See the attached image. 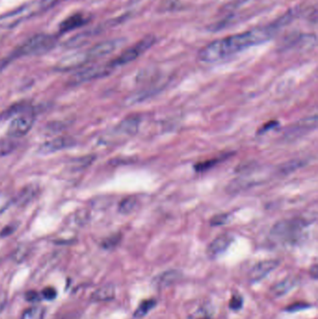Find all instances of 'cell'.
Instances as JSON below:
<instances>
[{"mask_svg":"<svg viewBox=\"0 0 318 319\" xmlns=\"http://www.w3.org/2000/svg\"><path fill=\"white\" fill-rule=\"evenodd\" d=\"M118 242H119V238L118 237H113L111 239L105 241V243L103 244V247L105 248H114L118 244Z\"/></svg>","mask_w":318,"mask_h":319,"instance_id":"obj_31","label":"cell"},{"mask_svg":"<svg viewBox=\"0 0 318 319\" xmlns=\"http://www.w3.org/2000/svg\"><path fill=\"white\" fill-rule=\"evenodd\" d=\"M90 62L87 53H76L62 58L55 66L57 71H70L80 69Z\"/></svg>","mask_w":318,"mask_h":319,"instance_id":"obj_7","label":"cell"},{"mask_svg":"<svg viewBox=\"0 0 318 319\" xmlns=\"http://www.w3.org/2000/svg\"><path fill=\"white\" fill-rule=\"evenodd\" d=\"M95 160V156L93 155H87V156H82L79 158H75L72 160L69 163V167L72 170L80 171L88 168L90 165L92 164V162Z\"/></svg>","mask_w":318,"mask_h":319,"instance_id":"obj_17","label":"cell"},{"mask_svg":"<svg viewBox=\"0 0 318 319\" xmlns=\"http://www.w3.org/2000/svg\"><path fill=\"white\" fill-rule=\"evenodd\" d=\"M75 145H76V141L72 137H56V138H53V139H51L49 141L44 142L38 148V153L43 154V155H48V154L55 153L60 150L72 148Z\"/></svg>","mask_w":318,"mask_h":319,"instance_id":"obj_8","label":"cell"},{"mask_svg":"<svg viewBox=\"0 0 318 319\" xmlns=\"http://www.w3.org/2000/svg\"><path fill=\"white\" fill-rule=\"evenodd\" d=\"M27 250L25 248H18L15 254H14V260L15 262H22L23 260H24L25 256L27 255Z\"/></svg>","mask_w":318,"mask_h":319,"instance_id":"obj_29","label":"cell"},{"mask_svg":"<svg viewBox=\"0 0 318 319\" xmlns=\"http://www.w3.org/2000/svg\"><path fill=\"white\" fill-rule=\"evenodd\" d=\"M278 265H279V262L275 260L263 261L257 263L250 271V282L256 283L262 281V279H264L268 274H271L273 270H275Z\"/></svg>","mask_w":318,"mask_h":319,"instance_id":"obj_9","label":"cell"},{"mask_svg":"<svg viewBox=\"0 0 318 319\" xmlns=\"http://www.w3.org/2000/svg\"><path fill=\"white\" fill-rule=\"evenodd\" d=\"M112 71L113 69L108 64L104 66H93L86 68L74 74L69 80V83L72 85H78L81 83L89 82L91 80L102 79L108 76Z\"/></svg>","mask_w":318,"mask_h":319,"instance_id":"obj_5","label":"cell"},{"mask_svg":"<svg viewBox=\"0 0 318 319\" xmlns=\"http://www.w3.org/2000/svg\"><path fill=\"white\" fill-rule=\"evenodd\" d=\"M231 242H232V237L227 233L217 236L216 239L213 240V242L209 245L207 248V255L213 259L216 258L221 253L226 251L229 246L231 244Z\"/></svg>","mask_w":318,"mask_h":319,"instance_id":"obj_11","label":"cell"},{"mask_svg":"<svg viewBox=\"0 0 318 319\" xmlns=\"http://www.w3.org/2000/svg\"><path fill=\"white\" fill-rule=\"evenodd\" d=\"M243 303H244V301H243L242 296L236 294V295H234V296L231 298L229 306H230V308L231 310L237 311V310H240L241 308L243 307Z\"/></svg>","mask_w":318,"mask_h":319,"instance_id":"obj_25","label":"cell"},{"mask_svg":"<svg viewBox=\"0 0 318 319\" xmlns=\"http://www.w3.org/2000/svg\"><path fill=\"white\" fill-rule=\"evenodd\" d=\"M118 46H119V40H106L96 45L92 46L86 53L90 61H92L110 54L117 49Z\"/></svg>","mask_w":318,"mask_h":319,"instance_id":"obj_10","label":"cell"},{"mask_svg":"<svg viewBox=\"0 0 318 319\" xmlns=\"http://www.w3.org/2000/svg\"><path fill=\"white\" fill-rule=\"evenodd\" d=\"M41 297L43 299H45L47 301H52V300H54L57 296V291L55 290L54 287H52V286H47L45 287L42 292H41Z\"/></svg>","mask_w":318,"mask_h":319,"instance_id":"obj_26","label":"cell"},{"mask_svg":"<svg viewBox=\"0 0 318 319\" xmlns=\"http://www.w3.org/2000/svg\"><path fill=\"white\" fill-rule=\"evenodd\" d=\"M284 25V22L279 18L267 26L216 39L205 46L199 52L198 58L201 62L207 64L217 63L252 46L259 45L270 40L276 31Z\"/></svg>","mask_w":318,"mask_h":319,"instance_id":"obj_1","label":"cell"},{"mask_svg":"<svg viewBox=\"0 0 318 319\" xmlns=\"http://www.w3.org/2000/svg\"><path fill=\"white\" fill-rule=\"evenodd\" d=\"M227 215H220V216H218L217 217H215L212 220V224H214V225L223 224L227 220Z\"/></svg>","mask_w":318,"mask_h":319,"instance_id":"obj_34","label":"cell"},{"mask_svg":"<svg viewBox=\"0 0 318 319\" xmlns=\"http://www.w3.org/2000/svg\"><path fill=\"white\" fill-rule=\"evenodd\" d=\"M40 294L38 292H36L35 290H29L27 292H25L24 294V298L26 301H30V302H35L38 301L40 300Z\"/></svg>","mask_w":318,"mask_h":319,"instance_id":"obj_28","label":"cell"},{"mask_svg":"<svg viewBox=\"0 0 318 319\" xmlns=\"http://www.w3.org/2000/svg\"><path fill=\"white\" fill-rule=\"evenodd\" d=\"M116 290L115 286L111 284L105 285L97 288L95 291L92 292L91 295V301L94 302H102V301H109L115 299Z\"/></svg>","mask_w":318,"mask_h":319,"instance_id":"obj_14","label":"cell"},{"mask_svg":"<svg viewBox=\"0 0 318 319\" xmlns=\"http://www.w3.org/2000/svg\"><path fill=\"white\" fill-rule=\"evenodd\" d=\"M14 230H15L14 226H6L0 231V236L5 237V236H8V235H11Z\"/></svg>","mask_w":318,"mask_h":319,"instance_id":"obj_32","label":"cell"},{"mask_svg":"<svg viewBox=\"0 0 318 319\" xmlns=\"http://www.w3.org/2000/svg\"><path fill=\"white\" fill-rule=\"evenodd\" d=\"M35 116L33 114H23L13 119L8 128V135L12 138H19L25 136L33 127Z\"/></svg>","mask_w":318,"mask_h":319,"instance_id":"obj_6","label":"cell"},{"mask_svg":"<svg viewBox=\"0 0 318 319\" xmlns=\"http://www.w3.org/2000/svg\"><path fill=\"white\" fill-rule=\"evenodd\" d=\"M140 1H142V0H131V3L132 4H137V3L140 2Z\"/></svg>","mask_w":318,"mask_h":319,"instance_id":"obj_37","label":"cell"},{"mask_svg":"<svg viewBox=\"0 0 318 319\" xmlns=\"http://www.w3.org/2000/svg\"><path fill=\"white\" fill-rule=\"evenodd\" d=\"M66 0H40L39 2V9L41 11H48L52 8L56 7L57 5L65 2Z\"/></svg>","mask_w":318,"mask_h":319,"instance_id":"obj_23","label":"cell"},{"mask_svg":"<svg viewBox=\"0 0 318 319\" xmlns=\"http://www.w3.org/2000/svg\"><path fill=\"white\" fill-rule=\"evenodd\" d=\"M57 38L54 35L48 34L35 35L27 38L23 44L19 46L10 57L12 60L22 56L30 55H41L50 52L56 45Z\"/></svg>","mask_w":318,"mask_h":319,"instance_id":"obj_2","label":"cell"},{"mask_svg":"<svg viewBox=\"0 0 318 319\" xmlns=\"http://www.w3.org/2000/svg\"><path fill=\"white\" fill-rule=\"evenodd\" d=\"M212 317V309L209 305H203L198 308L194 314L192 315V319H209Z\"/></svg>","mask_w":318,"mask_h":319,"instance_id":"obj_21","label":"cell"},{"mask_svg":"<svg viewBox=\"0 0 318 319\" xmlns=\"http://www.w3.org/2000/svg\"><path fill=\"white\" fill-rule=\"evenodd\" d=\"M299 283V279L297 277H286L283 279L278 284L273 285L271 289V292L274 297H282L288 293L291 289H293Z\"/></svg>","mask_w":318,"mask_h":319,"instance_id":"obj_15","label":"cell"},{"mask_svg":"<svg viewBox=\"0 0 318 319\" xmlns=\"http://www.w3.org/2000/svg\"><path fill=\"white\" fill-rule=\"evenodd\" d=\"M12 203V197L9 194L0 192V213L4 212Z\"/></svg>","mask_w":318,"mask_h":319,"instance_id":"obj_24","label":"cell"},{"mask_svg":"<svg viewBox=\"0 0 318 319\" xmlns=\"http://www.w3.org/2000/svg\"><path fill=\"white\" fill-rule=\"evenodd\" d=\"M219 160L220 159H214V160H213V161H212V163H211V165H209V166H208V168H210V167H211V166H212L213 164L215 165L216 163H217V162L219 161ZM209 163H210V161H207V162L205 161V162H203V163H200V164H198V165L196 166V169H197V170L199 171V170H200L201 168H203L204 166H205V165H207V164H209Z\"/></svg>","mask_w":318,"mask_h":319,"instance_id":"obj_36","label":"cell"},{"mask_svg":"<svg viewBox=\"0 0 318 319\" xmlns=\"http://www.w3.org/2000/svg\"><path fill=\"white\" fill-rule=\"evenodd\" d=\"M181 276V274L177 271V270H169V271H165L159 275H157L152 283L154 286H156L157 288H164L167 287L169 285H173L174 283H176Z\"/></svg>","mask_w":318,"mask_h":319,"instance_id":"obj_12","label":"cell"},{"mask_svg":"<svg viewBox=\"0 0 318 319\" xmlns=\"http://www.w3.org/2000/svg\"><path fill=\"white\" fill-rule=\"evenodd\" d=\"M15 148V143L13 142H3L0 143V155H4L10 153V151Z\"/></svg>","mask_w":318,"mask_h":319,"instance_id":"obj_27","label":"cell"},{"mask_svg":"<svg viewBox=\"0 0 318 319\" xmlns=\"http://www.w3.org/2000/svg\"><path fill=\"white\" fill-rule=\"evenodd\" d=\"M36 188L34 186H29L22 190L19 194L16 196L15 202L17 205H25L29 203L36 194Z\"/></svg>","mask_w":318,"mask_h":319,"instance_id":"obj_18","label":"cell"},{"mask_svg":"<svg viewBox=\"0 0 318 319\" xmlns=\"http://www.w3.org/2000/svg\"><path fill=\"white\" fill-rule=\"evenodd\" d=\"M308 306H309L308 304H304V303H296V304L291 305L290 307L287 308L286 310L289 311V312H297V311H300V310H303Z\"/></svg>","mask_w":318,"mask_h":319,"instance_id":"obj_33","label":"cell"},{"mask_svg":"<svg viewBox=\"0 0 318 319\" xmlns=\"http://www.w3.org/2000/svg\"><path fill=\"white\" fill-rule=\"evenodd\" d=\"M12 61V58L10 57V56L3 58V59H0V72L3 71L4 69H6V68L10 65V63H11Z\"/></svg>","mask_w":318,"mask_h":319,"instance_id":"obj_35","label":"cell"},{"mask_svg":"<svg viewBox=\"0 0 318 319\" xmlns=\"http://www.w3.org/2000/svg\"><path fill=\"white\" fill-rule=\"evenodd\" d=\"M139 119L137 117H129L124 120L116 127V132L124 136H134L138 130Z\"/></svg>","mask_w":318,"mask_h":319,"instance_id":"obj_16","label":"cell"},{"mask_svg":"<svg viewBox=\"0 0 318 319\" xmlns=\"http://www.w3.org/2000/svg\"><path fill=\"white\" fill-rule=\"evenodd\" d=\"M136 205V200L134 198H128V199H125L122 204L120 205V212L121 213H130L133 208L135 207Z\"/></svg>","mask_w":318,"mask_h":319,"instance_id":"obj_22","label":"cell"},{"mask_svg":"<svg viewBox=\"0 0 318 319\" xmlns=\"http://www.w3.org/2000/svg\"><path fill=\"white\" fill-rule=\"evenodd\" d=\"M8 302V296L5 291H0V313L6 307Z\"/></svg>","mask_w":318,"mask_h":319,"instance_id":"obj_30","label":"cell"},{"mask_svg":"<svg viewBox=\"0 0 318 319\" xmlns=\"http://www.w3.org/2000/svg\"><path fill=\"white\" fill-rule=\"evenodd\" d=\"M45 309L40 306H33L23 311L21 319H43Z\"/></svg>","mask_w":318,"mask_h":319,"instance_id":"obj_20","label":"cell"},{"mask_svg":"<svg viewBox=\"0 0 318 319\" xmlns=\"http://www.w3.org/2000/svg\"><path fill=\"white\" fill-rule=\"evenodd\" d=\"M156 306V301L154 299H149L143 301L137 308V310L134 313L135 319H140L147 316L149 311H151L153 308Z\"/></svg>","mask_w":318,"mask_h":319,"instance_id":"obj_19","label":"cell"},{"mask_svg":"<svg viewBox=\"0 0 318 319\" xmlns=\"http://www.w3.org/2000/svg\"><path fill=\"white\" fill-rule=\"evenodd\" d=\"M306 227V223L301 218L285 219L277 222L271 231L273 239L280 243L295 242Z\"/></svg>","mask_w":318,"mask_h":319,"instance_id":"obj_3","label":"cell"},{"mask_svg":"<svg viewBox=\"0 0 318 319\" xmlns=\"http://www.w3.org/2000/svg\"><path fill=\"white\" fill-rule=\"evenodd\" d=\"M155 42H156V37L154 35H147L139 42H137V44L127 49L121 55H119L118 57L115 58L113 61L108 63V65L113 69L125 66L135 61L141 54H143L151 46L154 45Z\"/></svg>","mask_w":318,"mask_h":319,"instance_id":"obj_4","label":"cell"},{"mask_svg":"<svg viewBox=\"0 0 318 319\" xmlns=\"http://www.w3.org/2000/svg\"><path fill=\"white\" fill-rule=\"evenodd\" d=\"M87 23V19L84 17V15L80 13H76L65 19L59 26L60 32L67 33L72 30H75L77 28H80L84 24Z\"/></svg>","mask_w":318,"mask_h":319,"instance_id":"obj_13","label":"cell"}]
</instances>
